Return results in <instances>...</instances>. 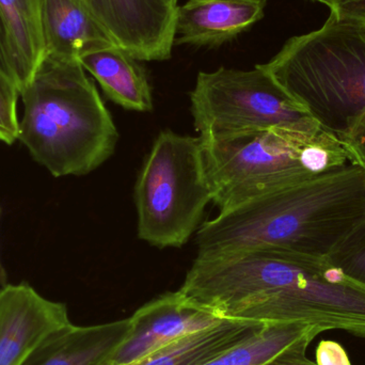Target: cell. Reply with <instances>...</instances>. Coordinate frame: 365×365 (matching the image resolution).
Segmentation results:
<instances>
[{
  "label": "cell",
  "mask_w": 365,
  "mask_h": 365,
  "mask_svg": "<svg viewBox=\"0 0 365 365\" xmlns=\"http://www.w3.org/2000/svg\"><path fill=\"white\" fill-rule=\"evenodd\" d=\"M179 291L222 319L304 323L365 339V287L327 257L272 250L197 255Z\"/></svg>",
  "instance_id": "cell-1"
},
{
  "label": "cell",
  "mask_w": 365,
  "mask_h": 365,
  "mask_svg": "<svg viewBox=\"0 0 365 365\" xmlns=\"http://www.w3.org/2000/svg\"><path fill=\"white\" fill-rule=\"evenodd\" d=\"M365 221V173L351 163L219 212L197 230V255L272 250L328 257Z\"/></svg>",
  "instance_id": "cell-2"
},
{
  "label": "cell",
  "mask_w": 365,
  "mask_h": 365,
  "mask_svg": "<svg viewBox=\"0 0 365 365\" xmlns=\"http://www.w3.org/2000/svg\"><path fill=\"white\" fill-rule=\"evenodd\" d=\"M19 140L55 178L85 175L115 152V122L79 60L46 56L21 92Z\"/></svg>",
  "instance_id": "cell-3"
},
{
  "label": "cell",
  "mask_w": 365,
  "mask_h": 365,
  "mask_svg": "<svg viewBox=\"0 0 365 365\" xmlns=\"http://www.w3.org/2000/svg\"><path fill=\"white\" fill-rule=\"evenodd\" d=\"M199 138L219 212L349 163L341 141L312 118L294 126Z\"/></svg>",
  "instance_id": "cell-4"
},
{
  "label": "cell",
  "mask_w": 365,
  "mask_h": 365,
  "mask_svg": "<svg viewBox=\"0 0 365 365\" xmlns=\"http://www.w3.org/2000/svg\"><path fill=\"white\" fill-rule=\"evenodd\" d=\"M264 68L341 143L365 130V27L329 15L289 38Z\"/></svg>",
  "instance_id": "cell-5"
},
{
  "label": "cell",
  "mask_w": 365,
  "mask_h": 365,
  "mask_svg": "<svg viewBox=\"0 0 365 365\" xmlns=\"http://www.w3.org/2000/svg\"><path fill=\"white\" fill-rule=\"evenodd\" d=\"M212 200L200 138L160 133L135 186L139 238L160 248L182 247Z\"/></svg>",
  "instance_id": "cell-6"
},
{
  "label": "cell",
  "mask_w": 365,
  "mask_h": 365,
  "mask_svg": "<svg viewBox=\"0 0 365 365\" xmlns=\"http://www.w3.org/2000/svg\"><path fill=\"white\" fill-rule=\"evenodd\" d=\"M190 101L200 137L285 128L311 119L263 64L249 71L200 72Z\"/></svg>",
  "instance_id": "cell-7"
},
{
  "label": "cell",
  "mask_w": 365,
  "mask_h": 365,
  "mask_svg": "<svg viewBox=\"0 0 365 365\" xmlns=\"http://www.w3.org/2000/svg\"><path fill=\"white\" fill-rule=\"evenodd\" d=\"M222 321L212 311L187 299L181 292H168L128 317L125 338L104 365H134L173 341Z\"/></svg>",
  "instance_id": "cell-8"
},
{
  "label": "cell",
  "mask_w": 365,
  "mask_h": 365,
  "mask_svg": "<svg viewBox=\"0 0 365 365\" xmlns=\"http://www.w3.org/2000/svg\"><path fill=\"white\" fill-rule=\"evenodd\" d=\"M118 46L138 61H165L175 40L177 8L165 0H81Z\"/></svg>",
  "instance_id": "cell-9"
},
{
  "label": "cell",
  "mask_w": 365,
  "mask_h": 365,
  "mask_svg": "<svg viewBox=\"0 0 365 365\" xmlns=\"http://www.w3.org/2000/svg\"><path fill=\"white\" fill-rule=\"evenodd\" d=\"M71 324L66 304L28 283L0 285V365H23L43 341Z\"/></svg>",
  "instance_id": "cell-10"
},
{
  "label": "cell",
  "mask_w": 365,
  "mask_h": 365,
  "mask_svg": "<svg viewBox=\"0 0 365 365\" xmlns=\"http://www.w3.org/2000/svg\"><path fill=\"white\" fill-rule=\"evenodd\" d=\"M266 0H188L175 13V45L219 46L252 27Z\"/></svg>",
  "instance_id": "cell-11"
},
{
  "label": "cell",
  "mask_w": 365,
  "mask_h": 365,
  "mask_svg": "<svg viewBox=\"0 0 365 365\" xmlns=\"http://www.w3.org/2000/svg\"><path fill=\"white\" fill-rule=\"evenodd\" d=\"M128 330V319L91 326L71 324L43 341L23 365H104Z\"/></svg>",
  "instance_id": "cell-12"
},
{
  "label": "cell",
  "mask_w": 365,
  "mask_h": 365,
  "mask_svg": "<svg viewBox=\"0 0 365 365\" xmlns=\"http://www.w3.org/2000/svg\"><path fill=\"white\" fill-rule=\"evenodd\" d=\"M46 56L77 59L117 45L81 0H42Z\"/></svg>",
  "instance_id": "cell-13"
},
{
  "label": "cell",
  "mask_w": 365,
  "mask_h": 365,
  "mask_svg": "<svg viewBox=\"0 0 365 365\" xmlns=\"http://www.w3.org/2000/svg\"><path fill=\"white\" fill-rule=\"evenodd\" d=\"M0 17L11 74L21 92L46 58L42 0H0Z\"/></svg>",
  "instance_id": "cell-14"
},
{
  "label": "cell",
  "mask_w": 365,
  "mask_h": 365,
  "mask_svg": "<svg viewBox=\"0 0 365 365\" xmlns=\"http://www.w3.org/2000/svg\"><path fill=\"white\" fill-rule=\"evenodd\" d=\"M83 68L100 83L109 100L128 110L151 111V86L145 71L130 53L118 45L86 53Z\"/></svg>",
  "instance_id": "cell-15"
},
{
  "label": "cell",
  "mask_w": 365,
  "mask_h": 365,
  "mask_svg": "<svg viewBox=\"0 0 365 365\" xmlns=\"http://www.w3.org/2000/svg\"><path fill=\"white\" fill-rule=\"evenodd\" d=\"M266 326L225 319L212 327L173 341L134 365H201L244 344Z\"/></svg>",
  "instance_id": "cell-16"
},
{
  "label": "cell",
  "mask_w": 365,
  "mask_h": 365,
  "mask_svg": "<svg viewBox=\"0 0 365 365\" xmlns=\"http://www.w3.org/2000/svg\"><path fill=\"white\" fill-rule=\"evenodd\" d=\"M322 332V328L309 324H272L244 344L201 365H263L304 339H315Z\"/></svg>",
  "instance_id": "cell-17"
},
{
  "label": "cell",
  "mask_w": 365,
  "mask_h": 365,
  "mask_svg": "<svg viewBox=\"0 0 365 365\" xmlns=\"http://www.w3.org/2000/svg\"><path fill=\"white\" fill-rule=\"evenodd\" d=\"M327 259L349 279L365 287V221Z\"/></svg>",
  "instance_id": "cell-18"
},
{
  "label": "cell",
  "mask_w": 365,
  "mask_h": 365,
  "mask_svg": "<svg viewBox=\"0 0 365 365\" xmlns=\"http://www.w3.org/2000/svg\"><path fill=\"white\" fill-rule=\"evenodd\" d=\"M21 96L16 83L0 71V141L12 145L19 140L17 101Z\"/></svg>",
  "instance_id": "cell-19"
},
{
  "label": "cell",
  "mask_w": 365,
  "mask_h": 365,
  "mask_svg": "<svg viewBox=\"0 0 365 365\" xmlns=\"http://www.w3.org/2000/svg\"><path fill=\"white\" fill-rule=\"evenodd\" d=\"M330 15L338 21L365 27V0H334Z\"/></svg>",
  "instance_id": "cell-20"
},
{
  "label": "cell",
  "mask_w": 365,
  "mask_h": 365,
  "mask_svg": "<svg viewBox=\"0 0 365 365\" xmlns=\"http://www.w3.org/2000/svg\"><path fill=\"white\" fill-rule=\"evenodd\" d=\"M314 338H306L297 344L289 347L279 355L274 356L263 365H317L307 357L309 345Z\"/></svg>",
  "instance_id": "cell-21"
},
{
  "label": "cell",
  "mask_w": 365,
  "mask_h": 365,
  "mask_svg": "<svg viewBox=\"0 0 365 365\" xmlns=\"http://www.w3.org/2000/svg\"><path fill=\"white\" fill-rule=\"evenodd\" d=\"M317 365H351L342 345L334 341H322L317 349Z\"/></svg>",
  "instance_id": "cell-22"
},
{
  "label": "cell",
  "mask_w": 365,
  "mask_h": 365,
  "mask_svg": "<svg viewBox=\"0 0 365 365\" xmlns=\"http://www.w3.org/2000/svg\"><path fill=\"white\" fill-rule=\"evenodd\" d=\"M341 143L349 156V162L360 167L365 173V130L358 136Z\"/></svg>",
  "instance_id": "cell-23"
},
{
  "label": "cell",
  "mask_w": 365,
  "mask_h": 365,
  "mask_svg": "<svg viewBox=\"0 0 365 365\" xmlns=\"http://www.w3.org/2000/svg\"><path fill=\"white\" fill-rule=\"evenodd\" d=\"M0 71L4 73L6 76L10 77L13 81L12 74H11L10 64H9L8 53H6V36H4L1 17H0Z\"/></svg>",
  "instance_id": "cell-24"
},
{
  "label": "cell",
  "mask_w": 365,
  "mask_h": 365,
  "mask_svg": "<svg viewBox=\"0 0 365 365\" xmlns=\"http://www.w3.org/2000/svg\"><path fill=\"white\" fill-rule=\"evenodd\" d=\"M313 1H317L319 2V4H325V6H327L330 10H332V8H334V0H313Z\"/></svg>",
  "instance_id": "cell-25"
},
{
  "label": "cell",
  "mask_w": 365,
  "mask_h": 365,
  "mask_svg": "<svg viewBox=\"0 0 365 365\" xmlns=\"http://www.w3.org/2000/svg\"><path fill=\"white\" fill-rule=\"evenodd\" d=\"M165 1H166L167 4H170V6H175V8H177L178 2H179V0H165Z\"/></svg>",
  "instance_id": "cell-26"
},
{
  "label": "cell",
  "mask_w": 365,
  "mask_h": 365,
  "mask_svg": "<svg viewBox=\"0 0 365 365\" xmlns=\"http://www.w3.org/2000/svg\"><path fill=\"white\" fill-rule=\"evenodd\" d=\"M0 218H1V206H0Z\"/></svg>",
  "instance_id": "cell-27"
}]
</instances>
